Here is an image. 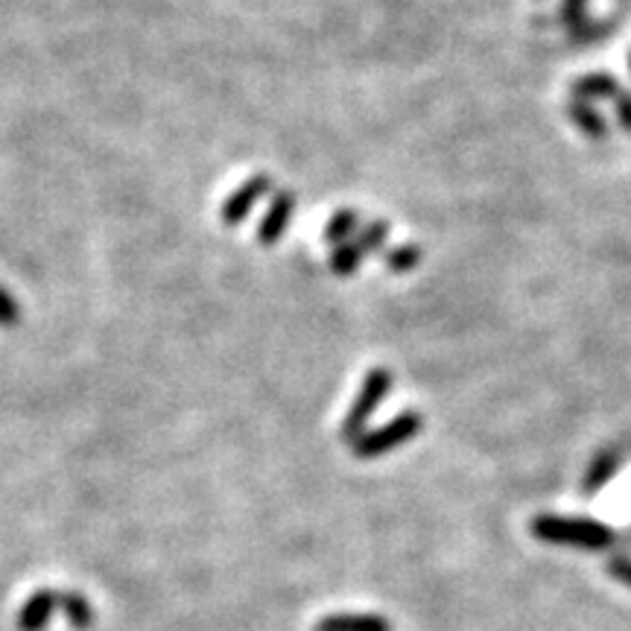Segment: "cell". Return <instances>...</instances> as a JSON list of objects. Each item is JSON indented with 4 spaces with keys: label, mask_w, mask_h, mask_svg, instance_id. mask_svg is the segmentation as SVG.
I'll use <instances>...</instances> for the list:
<instances>
[{
    "label": "cell",
    "mask_w": 631,
    "mask_h": 631,
    "mask_svg": "<svg viewBox=\"0 0 631 631\" xmlns=\"http://www.w3.org/2000/svg\"><path fill=\"white\" fill-rule=\"evenodd\" d=\"M614 111L617 120H620V127H623L625 132H631V94L620 91V94L614 97Z\"/></svg>",
    "instance_id": "d6986e66"
},
{
    "label": "cell",
    "mask_w": 631,
    "mask_h": 631,
    "mask_svg": "<svg viewBox=\"0 0 631 631\" xmlns=\"http://www.w3.org/2000/svg\"><path fill=\"white\" fill-rule=\"evenodd\" d=\"M269 188H272V179H269V176H254L243 188H237L234 193L226 199V206H222V222H226V226H240V222L252 213V208L267 197Z\"/></svg>",
    "instance_id": "277c9868"
},
{
    "label": "cell",
    "mask_w": 631,
    "mask_h": 631,
    "mask_svg": "<svg viewBox=\"0 0 631 631\" xmlns=\"http://www.w3.org/2000/svg\"><path fill=\"white\" fill-rule=\"evenodd\" d=\"M389 389H392V374H389V369H371L369 374H365L360 394H357L345 421H342V435H345L348 442H357V439L365 433V421L380 410V403H383V398L389 394Z\"/></svg>",
    "instance_id": "3957f363"
},
{
    "label": "cell",
    "mask_w": 631,
    "mask_h": 631,
    "mask_svg": "<svg viewBox=\"0 0 631 631\" xmlns=\"http://www.w3.org/2000/svg\"><path fill=\"white\" fill-rule=\"evenodd\" d=\"M292 211H296V197H292L290 190H281V193L272 199V206H269V211L261 220V226H258V243L276 246L278 240L284 237L287 226H290Z\"/></svg>",
    "instance_id": "8992f818"
},
{
    "label": "cell",
    "mask_w": 631,
    "mask_h": 631,
    "mask_svg": "<svg viewBox=\"0 0 631 631\" xmlns=\"http://www.w3.org/2000/svg\"><path fill=\"white\" fill-rule=\"evenodd\" d=\"M608 573L614 579H620L625 588H631V559H625V555H614V559L608 561Z\"/></svg>",
    "instance_id": "ac0fdd59"
},
{
    "label": "cell",
    "mask_w": 631,
    "mask_h": 631,
    "mask_svg": "<svg viewBox=\"0 0 631 631\" xmlns=\"http://www.w3.org/2000/svg\"><path fill=\"white\" fill-rule=\"evenodd\" d=\"M357 231H360V217H357L354 208H340V211L331 217V222L324 226L322 237H324V243L342 246V243H348Z\"/></svg>",
    "instance_id": "7c38bea8"
},
{
    "label": "cell",
    "mask_w": 631,
    "mask_h": 631,
    "mask_svg": "<svg viewBox=\"0 0 631 631\" xmlns=\"http://www.w3.org/2000/svg\"><path fill=\"white\" fill-rule=\"evenodd\" d=\"M570 91H573V100L591 103V100H614L623 88L611 73H584L570 86Z\"/></svg>",
    "instance_id": "52a82bcc"
},
{
    "label": "cell",
    "mask_w": 631,
    "mask_h": 631,
    "mask_svg": "<svg viewBox=\"0 0 631 631\" xmlns=\"http://www.w3.org/2000/svg\"><path fill=\"white\" fill-rule=\"evenodd\" d=\"M316 631H392L378 614H333L316 623Z\"/></svg>",
    "instance_id": "9c48e42d"
},
{
    "label": "cell",
    "mask_w": 631,
    "mask_h": 631,
    "mask_svg": "<svg viewBox=\"0 0 631 631\" xmlns=\"http://www.w3.org/2000/svg\"><path fill=\"white\" fill-rule=\"evenodd\" d=\"M620 462H623V459H620V450H602V453H597V459H593L588 473H584V482H582L584 494H588V498L600 494V489H605L608 482L617 477Z\"/></svg>",
    "instance_id": "ba28073f"
},
{
    "label": "cell",
    "mask_w": 631,
    "mask_h": 631,
    "mask_svg": "<svg viewBox=\"0 0 631 631\" xmlns=\"http://www.w3.org/2000/svg\"><path fill=\"white\" fill-rule=\"evenodd\" d=\"M629 68H631V53H629Z\"/></svg>",
    "instance_id": "ffe728a7"
},
{
    "label": "cell",
    "mask_w": 631,
    "mask_h": 631,
    "mask_svg": "<svg viewBox=\"0 0 631 631\" xmlns=\"http://www.w3.org/2000/svg\"><path fill=\"white\" fill-rule=\"evenodd\" d=\"M365 254L360 252V246L354 243V240H348V243L337 246L331 254V272L333 276H351V272H357L360 269V263H363Z\"/></svg>",
    "instance_id": "4fadbf2b"
},
{
    "label": "cell",
    "mask_w": 631,
    "mask_h": 631,
    "mask_svg": "<svg viewBox=\"0 0 631 631\" xmlns=\"http://www.w3.org/2000/svg\"><path fill=\"white\" fill-rule=\"evenodd\" d=\"M387 237H389V222L387 220H374V222H369L365 229L357 231L354 243L360 246V252H363V254H374V252H380L383 246H387Z\"/></svg>",
    "instance_id": "5bb4252c"
},
{
    "label": "cell",
    "mask_w": 631,
    "mask_h": 631,
    "mask_svg": "<svg viewBox=\"0 0 631 631\" xmlns=\"http://www.w3.org/2000/svg\"><path fill=\"white\" fill-rule=\"evenodd\" d=\"M584 12H588V0H564V3H561V21H564L570 30L588 21Z\"/></svg>",
    "instance_id": "2e32d148"
},
{
    "label": "cell",
    "mask_w": 631,
    "mask_h": 631,
    "mask_svg": "<svg viewBox=\"0 0 631 631\" xmlns=\"http://www.w3.org/2000/svg\"><path fill=\"white\" fill-rule=\"evenodd\" d=\"M532 535L547 544H568L579 550H605L614 541V532L588 518H559V514H538L532 521Z\"/></svg>",
    "instance_id": "6da1fadb"
},
{
    "label": "cell",
    "mask_w": 631,
    "mask_h": 631,
    "mask_svg": "<svg viewBox=\"0 0 631 631\" xmlns=\"http://www.w3.org/2000/svg\"><path fill=\"white\" fill-rule=\"evenodd\" d=\"M421 427H424V419H421L419 412L407 410L401 415H394L383 427H378V430H369V433L360 435L357 442H351V450L360 459H378L383 453H389V450L401 448L410 439H415L421 433Z\"/></svg>",
    "instance_id": "7a4b0ae2"
},
{
    "label": "cell",
    "mask_w": 631,
    "mask_h": 631,
    "mask_svg": "<svg viewBox=\"0 0 631 631\" xmlns=\"http://www.w3.org/2000/svg\"><path fill=\"white\" fill-rule=\"evenodd\" d=\"M18 319H21V308H18V301L12 299L3 287H0V324H3V328H12Z\"/></svg>",
    "instance_id": "e0dca14e"
},
{
    "label": "cell",
    "mask_w": 631,
    "mask_h": 631,
    "mask_svg": "<svg viewBox=\"0 0 631 631\" xmlns=\"http://www.w3.org/2000/svg\"><path fill=\"white\" fill-rule=\"evenodd\" d=\"M383 261H387L389 272H412L421 263V249L412 243L394 246V249H389Z\"/></svg>",
    "instance_id": "9a60e30c"
},
{
    "label": "cell",
    "mask_w": 631,
    "mask_h": 631,
    "mask_svg": "<svg viewBox=\"0 0 631 631\" xmlns=\"http://www.w3.org/2000/svg\"><path fill=\"white\" fill-rule=\"evenodd\" d=\"M56 611H59V593L41 588V591L32 593L30 600L21 605V611H18V631H44L50 620H53Z\"/></svg>",
    "instance_id": "5b68a950"
},
{
    "label": "cell",
    "mask_w": 631,
    "mask_h": 631,
    "mask_svg": "<svg viewBox=\"0 0 631 631\" xmlns=\"http://www.w3.org/2000/svg\"><path fill=\"white\" fill-rule=\"evenodd\" d=\"M568 114L570 120L588 134V138H593V141H605L608 132H611V129H608V120L602 118L600 111L593 109L591 103H584V100H573V103L568 106Z\"/></svg>",
    "instance_id": "30bf717a"
},
{
    "label": "cell",
    "mask_w": 631,
    "mask_h": 631,
    "mask_svg": "<svg viewBox=\"0 0 631 631\" xmlns=\"http://www.w3.org/2000/svg\"><path fill=\"white\" fill-rule=\"evenodd\" d=\"M59 608H62L64 617H68V623H71L77 631H88L97 623L94 605H91L82 593L77 591L59 593Z\"/></svg>",
    "instance_id": "8fae6325"
}]
</instances>
